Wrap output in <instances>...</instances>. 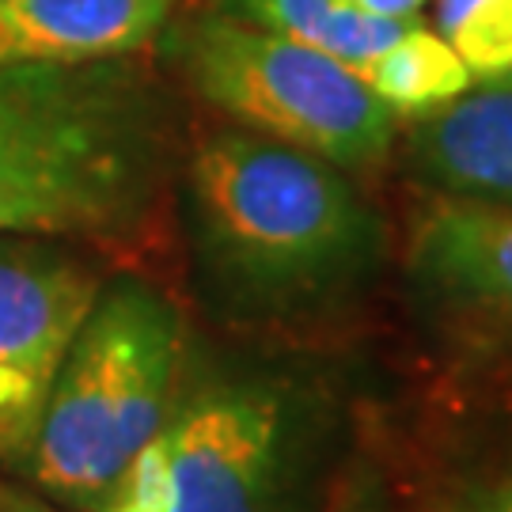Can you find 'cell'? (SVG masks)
I'll list each match as a JSON object with an SVG mask.
<instances>
[{"mask_svg": "<svg viewBox=\"0 0 512 512\" xmlns=\"http://www.w3.org/2000/svg\"><path fill=\"white\" fill-rule=\"evenodd\" d=\"M186 209L213 304L251 323L342 304L384 255V224L342 167L251 129L198 145Z\"/></svg>", "mask_w": 512, "mask_h": 512, "instance_id": "1", "label": "cell"}, {"mask_svg": "<svg viewBox=\"0 0 512 512\" xmlns=\"http://www.w3.org/2000/svg\"><path fill=\"white\" fill-rule=\"evenodd\" d=\"M107 61L0 69V236L118 239L156 194V129Z\"/></svg>", "mask_w": 512, "mask_h": 512, "instance_id": "2", "label": "cell"}, {"mask_svg": "<svg viewBox=\"0 0 512 512\" xmlns=\"http://www.w3.org/2000/svg\"><path fill=\"white\" fill-rule=\"evenodd\" d=\"M183 315L141 277H107L8 475L65 512H107L160 437L183 380Z\"/></svg>", "mask_w": 512, "mask_h": 512, "instance_id": "3", "label": "cell"}, {"mask_svg": "<svg viewBox=\"0 0 512 512\" xmlns=\"http://www.w3.org/2000/svg\"><path fill=\"white\" fill-rule=\"evenodd\" d=\"M342 406L277 368H205L179 380L152 440L164 512H327L342 463Z\"/></svg>", "mask_w": 512, "mask_h": 512, "instance_id": "4", "label": "cell"}, {"mask_svg": "<svg viewBox=\"0 0 512 512\" xmlns=\"http://www.w3.org/2000/svg\"><path fill=\"white\" fill-rule=\"evenodd\" d=\"M194 88L243 129L304 148L334 167H372L399 114L342 61L239 16H202L175 38Z\"/></svg>", "mask_w": 512, "mask_h": 512, "instance_id": "5", "label": "cell"}, {"mask_svg": "<svg viewBox=\"0 0 512 512\" xmlns=\"http://www.w3.org/2000/svg\"><path fill=\"white\" fill-rule=\"evenodd\" d=\"M107 277L69 239L0 236V467L27 448Z\"/></svg>", "mask_w": 512, "mask_h": 512, "instance_id": "6", "label": "cell"}, {"mask_svg": "<svg viewBox=\"0 0 512 512\" xmlns=\"http://www.w3.org/2000/svg\"><path fill=\"white\" fill-rule=\"evenodd\" d=\"M175 0H0V69L80 65L141 50Z\"/></svg>", "mask_w": 512, "mask_h": 512, "instance_id": "7", "label": "cell"}, {"mask_svg": "<svg viewBox=\"0 0 512 512\" xmlns=\"http://www.w3.org/2000/svg\"><path fill=\"white\" fill-rule=\"evenodd\" d=\"M414 266L440 296L512 323V205L433 202L414 232Z\"/></svg>", "mask_w": 512, "mask_h": 512, "instance_id": "8", "label": "cell"}, {"mask_svg": "<svg viewBox=\"0 0 512 512\" xmlns=\"http://www.w3.org/2000/svg\"><path fill=\"white\" fill-rule=\"evenodd\" d=\"M414 160L448 198L512 205V80H490L418 118Z\"/></svg>", "mask_w": 512, "mask_h": 512, "instance_id": "9", "label": "cell"}, {"mask_svg": "<svg viewBox=\"0 0 512 512\" xmlns=\"http://www.w3.org/2000/svg\"><path fill=\"white\" fill-rule=\"evenodd\" d=\"M228 4L239 19L296 38L311 50L342 61L353 73H361L372 57L384 54L395 38H403L418 23V16H368L342 0H228Z\"/></svg>", "mask_w": 512, "mask_h": 512, "instance_id": "10", "label": "cell"}, {"mask_svg": "<svg viewBox=\"0 0 512 512\" xmlns=\"http://www.w3.org/2000/svg\"><path fill=\"white\" fill-rule=\"evenodd\" d=\"M361 80L376 99L403 118H425L448 107L452 99L471 92L475 76L459 61V54L437 35L414 23L403 38H395L384 54H376L361 69Z\"/></svg>", "mask_w": 512, "mask_h": 512, "instance_id": "11", "label": "cell"}, {"mask_svg": "<svg viewBox=\"0 0 512 512\" xmlns=\"http://www.w3.org/2000/svg\"><path fill=\"white\" fill-rule=\"evenodd\" d=\"M437 35L482 84L512 76V0H437Z\"/></svg>", "mask_w": 512, "mask_h": 512, "instance_id": "12", "label": "cell"}, {"mask_svg": "<svg viewBox=\"0 0 512 512\" xmlns=\"http://www.w3.org/2000/svg\"><path fill=\"white\" fill-rule=\"evenodd\" d=\"M444 512H512V467L463 486Z\"/></svg>", "mask_w": 512, "mask_h": 512, "instance_id": "13", "label": "cell"}, {"mask_svg": "<svg viewBox=\"0 0 512 512\" xmlns=\"http://www.w3.org/2000/svg\"><path fill=\"white\" fill-rule=\"evenodd\" d=\"M0 512H65V509L54 505L50 497H42L38 490H31L27 482H19L16 475L0 471Z\"/></svg>", "mask_w": 512, "mask_h": 512, "instance_id": "14", "label": "cell"}, {"mask_svg": "<svg viewBox=\"0 0 512 512\" xmlns=\"http://www.w3.org/2000/svg\"><path fill=\"white\" fill-rule=\"evenodd\" d=\"M357 12H368V16H384V19H410L421 12L425 0H342Z\"/></svg>", "mask_w": 512, "mask_h": 512, "instance_id": "15", "label": "cell"}, {"mask_svg": "<svg viewBox=\"0 0 512 512\" xmlns=\"http://www.w3.org/2000/svg\"><path fill=\"white\" fill-rule=\"evenodd\" d=\"M327 512H380L376 509V497H372V486L368 482H353L346 486V497H334Z\"/></svg>", "mask_w": 512, "mask_h": 512, "instance_id": "16", "label": "cell"}, {"mask_svg": "<svg viewBox=\"0 0 512 512\" xmlns=\"http://www.w3.org/2000/svg\"><path fill=\"white\" fill-rule=\"evenodd\" d=\"M509 80H512V76H509Z\"/></svg>", "mask_w": 512, "mask_h": 512, "instance_id": "17", "label": "cell"}]
</instances>
